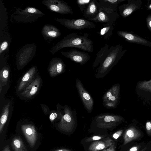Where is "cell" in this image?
<instances>
[{
    "mask_svg": "<svg viewBox=\"0 0 151 151\" xmlns=\"http://www.w3.org/2000/svg\"><path fill=\"white\" fill-rule=\"evenodd\" d=\"M8 45V42L6 41L3 42L1 44L0 47V54H1L7 48Z\"/></svg>",
    "mask_w": 151,
    "mask_h": 151,
    "instance_id": "cell-31",
    "label": "cell"
},
{
    "mask_svg": "<svg viewBox=\"0 0 151 151\" xmlns=\"http://www.w3.org/2000/svg\"><path fill=\"white\" fill-rule=\"evenodd\" d=\"M127 4H123L118 8L120 15L123 17H126L133 12L140 8L142 2L140 0H128Z\"/></svg>",
    "mask_w": 151,
    "mask_h": 151,
    "instance_id": "cell-13",
    "label": "cell"
},
{
    "mask_svg": "<svg viewBox=\"0 0 151 151\" xmlns=\"http://www.w3.org/2000/svg\"><path fill=\"white\" fill-rule=\"evenodd\" d=\"M114 142L113 139L108 137L101 140L93 142L89 145L88 150L90 151H99L106 149L110 147Z\"/></svg>",
    "mask_w": 151,
    "mask_h": 151,
    "instance_id": "cell-21",
    "label": "cell"
},
{
    "mask_svg": "<svg viewBox=\"0 0 151 151\" xmlns=\"http://www.w3.org/2000/svg\"><path fill=\"white\" fill-rule=\"evenodd\" d=\"M36 66H33L25 73L18 87V91L24 90L32 82L36 72Z\"/></svg>",
    "mask_w": 151,
    "mask_h": 151,
    "instance_id": "cell-19",
    "label": "cell"
},
{
    "mask_svg": "<svg viewBox=\"0 0 151 151\" xmlns=\"http://www.w3.org/2000/svg\"><path fill=\"white\" fill-rule=\"evenodd\" d=\"M119 86L118 84L113 85L104 94L102 97L103 104L108 109L115 108L119 99Z\"/></svg>",
    "mask_w": 151,
    "mask_h": 151,
    "instance_id": "cell-9",
    "label": "cell"
},
{
    "mask_svg": "<svg viewBox=\"0 0 151 151\" xmlns=\"http://www.w3.org/2000/svg\"><path fill=\"white\" fill-rule=\"evenodd\" d=\"M89 35L72 33L67 35L51 48L50 52L53 54L65 47H76L89 52H93V46L92 41L89 38Z\"/></svg>",
    "mask_w": 151,
    "mask_h": 151,
    "instance_id": "cell-1",
    "label": "cell"
},
{
    "mask_svg": "<svg viewBox=\"0 0 151 151\" xmlns=\"http://www.w3.org/2000/svg\"><path fill=\"white\" fill-rule=\"evenodd\" d=\"M147 8L148 10H151V2H150L149 4L147 5Z\"/></svg>",
    "mask_w": 151,
    "mask_h": 151,
    "instance_id": "cell-41",
    "label": "cell"
},
{
    "mask_svg": "<svg viewBox=\"0 0 151 151\" xmlns=\"http://www.w3.org/2000/svg\"><path fill=\"white\" fill-rule=\"evenodd\" d=\"M117 33L118 36L128 42L151 47V42L139 36L122 31L119 30Z\"/></svg>",
    "mask_w": 151,
    "mask_h": 151,
    "instance_id": "cell-16",
    "label": "cell"
},
{
    "mask_svg": "<svg viewBox=\"0 0 151 151\" xmlns=\"http://www.w3.org/2000/svg\"><path fill=\"white\" fill-rule=\"evenodd\" d=\"M100 7L98 0H91L83 12V16L85 19L90 21L97 16Z\"/></svg>",
    "mask_w": 151,
    "mask_h": 151,
    "instance_id": "cell-18",
    "label": "cell"
},
{
    "mask_svg": "<svg viewBox=\"0 0 151 151\" xmlns=\"http://www.w3.org/2000/svg\"><path fill=\"white\" fill-rule=\"evenodd\" d=\"M65 68V65L60 58H54L49 63L48 70L50 75L55 77L63 73Z\"/></svg>",
    "mask_w": 151,
    "mask_h": 151,
    "instance_id": "cell-15",
    "label": "cell"
},
{
    "mask_svg": "<svg viewBox=\"0 0 151 151\" xmlns=\"http://www.w3.org/2000/svg\"><path fill=\"white\" fill-rule=\"evenodd\" d=\"M106 136V135L94 136L88 137L85 140L86 142L95 141L101 139Z\"/></svg>",
    "mask_w": 151,
    "mask_h": 151,
    "instance_id": "cell-30",
    "label": "cell"
},
{
    "mask_svg": "<svg viewBox=\"0 0 151 151\" xmlns=\"http://www.w3.org/2000/svg\"><path fill=\"white\" fill-rule=\"evenodd\" d=\"M116 24H103V27L96 32L99 36L104 39L108 40L113 35V31Z\"/></svg>",
    "mask_w": 151,
    "mask_h": 151,
    "instance_id": "cell-23",
    "label": "cell"
},
{
    "mask_svg": "<svg viewBox=\"0 0 151 151\" xmlns=\"http://www.w3.org/2000/svg\"><path fill=\"white\" fill-rule=\"evenodd\" d=\"M141 136V133L136 129L129 128L125 131L124 134L123 145H125L134 140L138 139Z\"/></svg>",
    "mask_w": 151,
    "mask_h": 151,
    "instance_id": "cell-22",
    "label": "cell"
},
{
    "mask_svg": "<svg viewBox=\"0 0 151 151\" xmlns=\"http://www.w3.org/2000/svg\"><path fill=\"white\" fill-rule=\"evenodd\" d=\"M2 151H11L10 150L9 146L8 145L4 147Z\"/></svg>",
    "mask_w": 151,
    "mask_h": 151,
    "instance_id": "cell-39",
    "label": "cell"
},
{
    "mask_svg": "<svg viewBox=\"0 0 151 151\" xmlns=\"http://www.w3.org/2000/svg\"><path fill=\"white\" fill-rule=\"evenodd\" d=\"M9 74V69L7 67H4L1 70L0 79L1 82L5 84L8 81Z\"/></svg>",
    "mask_w": 151,
    "mask_h": 151,
    "instance_id": "cell-28",
    "label": "cell"
},
{
    "mask_svg": "<svg viewBox=\"0 0 151 151\" xmlns=\"http://www.w3.org/2000/svg\"><path fill=\"white\" fill-rule=\"evenodd\" d=\"M119 17L117 12L100 6L97 16L91 21L96 23H102L103 24H116V22Z\"/></svg>",
    "mask_w": 151,
    "mask_h": 151,
    "instance_id": "cell-10",
    "label": "cell"
},
{
    "mask_svg": "<svg viewBox=\"0 0 151 151\" xmlns=\"http://www.w3.org/2000/svg\"><path fill=\"white\" fill-rule=\"evenodd\" d=\"M21 128L30 147H33L37 139V133L35 127L32 124H26L22 125Z\"/></svg>",
    "mask_w": 151,
    "mask_h": 151,
    "instance_id": "cell-14",
    "label": "cell"
},
{
    "mask_svg": "<svg viewBox=\"0 0 151 151\" xmlns=\"http://www.w3.org/2000/svg\"><path fill=\"white\" fill-rule=\"evenodd\" d=\"M91 0H78L76 3L79 8L81 13L83 14L88 4Z\"/></svg>",
    "mask_w": 151,
    "mask_h": 151,
    "instance_id": "cell-29",
    "label": "cell"
},
{
    "mask_svg": "<svg viewBox=\"0 0 151 151\" xmlns=\"http://www.w3.org/2000/svg\"><path fill=\"white\" fill-rule=\"evenodd\" d=\"M146 22L147 27L151 32V14L149 15L147 17Z\"/></svg>",
    "mask_w": 151,
    "mask_h": 151,
    "instance_id": "cell-34",
    "label": "cell"
},
{
    "mask_svg": "<svg viewBox=\"0 0 151 151\" xmlns=\"http://www.w3.org/2000/svg\"><path fill=\"white\" fill-rule=\"evenodd\" d=\"M122 49L123 47L120 45L109 47L106 56L100 64L95 75L96 78H104L110 72L126 50Z\"/></svg>",
    "mask_w": 151,
    "mask_h": 151,
    "instance_id": "cell-2",
    "label": "cell"
},
{
    "mask_svg": "<svg viewBox=\"0 0 151 151\" xmlns=\"http://www.w3.org/2000/svg\"><path fill=\"white\" fill-rule=\"evenodd\" d=\"M55 20L69 29L81 30L94 29L96 25L93 22L84 19H68L56 17Z\"/></svg>",
    "mask_w": 151,
    "mask_h": 151,
    "instance_id": "cell-5",
    "label": "cell"
},
{
    "mask_svg": "<svg viewBox=\"0 0 151 151\" xmlns=\"http://www.w3.org/2000/svg\"><path fill=\"white\" fill-rule=\"evenodd\" d=\"M122 118L113 114L104 113L96 116L94 121L98 128L109 129L115 127L122 120Z\"/></svg>",
    "mask_w": 151,
    "mask_h": 151,
    "instance_id": "cell-4",
    "label": "cell"
},
{
    "mask_svg": "<svg viewBox=\"0 0 151 151\" xmlns=\"http://www.w3.org/2000/svg\"><path fill=\"white\" fill-rule=\"evenodd\" d=\"M115 149L116 146L115 145V142H114L112 145L109 147L101 151H115Z\"/></svg>",
    "mask_w": 151,
    "mask_h": 151,
    "instance_id": "cell-36",
    "label": "cell"
},
{
    "mask_svg": "<svg viewBox=\"0 0 151 151\" xmlns=\"http://www.w3.org/2000/svg\"><path fill=\"white\" fill-rule=\"evenodd\" d=\"M41 34L45 40H52L61 35L60 30L55 26L46 24L42 28Z\"/></svg>",
    "mask_w": 151,
    "mask_h": 151,
    "instance_id": "cell-17",
    "label": "cell"
},
{
    "mask_svg": "<svg viewBox=\"0 0 151 151\" xmlns=\"http://www.w3.org/2000/svg\"><path fill=\"white\" fill-rule=\"evenodd\" d=\"M151 146L150 144H147V145L142 149L140 151H149V150L151 148Z\"/></svg>",
    "mask_w": 151,
    "mask_h": 151,
    "instance_id": "cell-38",
    "label": "cell"
},
{
    "mask_svg": "<svg viewBox=\"0 0 151 151\" xmlns=\"http://www.w3.org/2000/svg\"><path fill=\"white\" fill-rule=\"evenodd\" d=\"M41 82L40 78L36 77L21 93V95L25 97L30 98L34 96L38 91Z\"/></svg>",
    "mask_w": 151,
    "mask_h": 151,
    "instance_id": "cell-20",
    "label": "cell"
},
{
    "mask_svg": "<svg viewBox=\"0 0 151 151\" xmlns=\"http://www.w3.org/2000/svg\"><path fill=\"white\" fill-rule=\"evenodd\" d=\"M64 114L61 118L58 127L60 130L67 132H71L76 124L77 113L75 110H72L65 105L64 107Z\"/></svg>",
    "mask_w": 151,
    "mask_h": 151,
    "instance_id": "cell-6",
    "label": "cell"
},
{
    "mask_svg": "<svg viewBox=\"0 0 151 151\" xmlns=\"http://www.w3.org/2000/svg\"><path fill=\"white\" fill-rule=\"evenodd\" d=\"M42 3L51 12L62 14H72V9L68 4L63 1L59 0H43Z\"/></svg>",
    "mask_w": 151,
    "mask_h": 151,
    "instance_id": "cell-8",
    "label": "cell"
},
{
    "mask_svg": "<svg viewBox=\"0 0 151 151\" xmlns=\"http://www.w3.org/2000/svg\"><path fill=\"white\" fill-rule=\"evenodd\" d=\"M100 7L111 9L117 12L118 4L125 0H98Z\"/></svg>",
    "mask_w": 151,
    "mask_h": 151,
    "instance_id": "cell-24",
    "label": "cell"
},
{
    "mask_svg": "<svg viewBox=\"0 0 151 151\" xmlns=\"http://www.w3.org/2000/svg\"><path fill=\"white\" fill-rule=\"evenodd\" d=\"M146 133L149 136H151V122H147L146 124Z\"/></svg>",
    "mask_w": 151,
    "mask_h": 151,
    "instance_id": "cell-32",
    "label": "cell"
},
{
    "mask_svg": "<svg viewBox=\"0 0 151 151\" xmlns=\"http://www.w3.org/2000/svg\"><path fill=\"white\" fill-rule=\"evenodd\" d=\"M141 147L140 145H137L131 147L128 151H139Z\"/></svg>",
    "mask_w": 151,
    "mask_h": 151,
    "instance_id": "cell-35",
    "label": "cell"
},
{
    "mask_svg": "<svg viewBox=\"0 0 151 151\" xmlns=\"http://www.w3.org/2000/svg\"><path fill=\"white\" fill-rule=\"evenodd\" d=\"M11 145L14 151H27L22 139L19 137H14Z\"/></svg>",
    "mask_w": 151,
    "mask_h": 151,
    "instance_id": "cell-26",
    "label": "cell"
},
{
    "mask_svg": "<svg viewBox=\"0 0 151 151\" xmlns=\"http://www.w3.org/2000/svg\"><path fill=\"white\" fill-rule=\"evenodd\" d=\"M76 87L84 108L88 113L93 110V100L89 93L84 87L81 81L78 78L76 81Z\"/></svg>",
    "mask_w": 151,
    "mask_h": 151,
    "instance_id": "cell-11",
    "label": "cell"
},
{
    "mask_svg": "<svg viewBox=\"0 0 151 151\" xmlns=\"http://www.w3.org/2000/svg\"><path fill=\"white\" fill-rule=\"evenodd\" d=\"M57 114L56 112H52L51 114L49 119L51 122H53L57 117Z\"/></svg>",
    "mask_w": 151,
    "mask_h": 151,
    "instance_id": "cell-37",
    "label": "cell"
},
{
    "mask_svg": "<svg viewBox=\"0 0 151 151\" xmlns=\"http://www.w3.org/2000/svg\"><path fill=\"white\" fill-rule=\"evenodd\" d=\"M61 53L65 57L81 65L85 64L91 58L88 53L76 49H72L67 52L61 51Z\"/></svg>",
    "mask_w": 151,
    "mask_h": 151,
    "instance_id": "cell-12",
    "label": "cell"
},
{
    "mask_svg": "<svg viewBox=\"0 0 151 151\" xmlns=\"http://www.w3.org/2000/svg\"><path fill=\"white\" fill-rule=\"evenodd\" d=\"M10 103H9L3 107L0 119V134L3 131L4 126L6 123L8 116Z\"/></svg>",
    "mask_w": 151,
    "mask_h": 151,
    "instance_id": "cell-27",
    "label": "cell"
},
{
    "mask_svg": "<svg viewBox=\"0 0 151 151\" xmlns=\"http://www.w3.org/2000/svg\"><path fill=\"white\" fill-rule=\"evenodd\" d=\"M45 15L36 8L27 6L24 9H17L14 13L13 17L17 22L24 23L35 22Z\"/></svg>",
    "mask_w": 151,
    "mask_h": 151,
    "instance_id": "cell-3",
    "label": "cell"
},
{
    "mask_svg": "<svg viewBox=\"0 0 151 151\" xmlns=\"http://www.w3.org/2000/svg\"><path fill=\"white\" fill-rule=\"evenodd\" d=\"M54 151H72L69 150L65 149V148H61L58 149L54 150Z\"/></svg>",
    "mask_w": 151,
    "mask_h": 151,
    "instance_id": "cell-40",
    "label": "cell"
},
{
    "mask_svg": "<svg viewBox=\"0 0 151 151\" xmlns=\"http://www.w3.org/2000/svg\"><path fill=\"white\" fill-rule=\"evenodd\" d=\"M109 48V45L106 44L104 47L101 48L97 54L96 57L93 63L92 66L93 68L96 67L104 60L106 56Z\"/></svg>",
    "mask_w": 151,
    "mask_h": 151,
    "instance_id": "cell-25",
    "label": "cell"
},
{
    "mask_svg": "<svg viewBox=\"0 0 151 151\" xmlns=\"http://www.w3.org/2000/svg\"><path fill=\"white\" fill-rule=\"evenodd\" d=\"M36 50V45L35 43L29 44L22 47L16 55L17 66H24L34 57Z\"/></svg>",
    "mask_w": 151,
    "mask_h": 151,
    "instance_id": "cell-7",
    "label": "cell"
},
{
    "mask_svg": "<svg viewBox=\"0 0 151 151\" xmlns=\"http://www.w3.org/2000/svg\"><path fill=\"white\" fill-rule=\"evenodd\" d=\"M123 130H119L113 134L112 137L114 139H117L122 134L123 132Z\"/></svg>",
    "mask_w": 151,
    "mask_h": 151,
    "instance_id": "cell-33",
    "label": "cell"
}]
</instances>
